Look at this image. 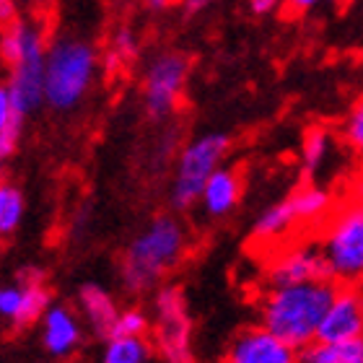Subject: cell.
<instances>
[{
  "instance_id": "cell-1",
  "label": "cell",
  "mask_w": 363,
  "mask_h": 363,
  "mask_svg": "<svg viewBox=\"0 0 363 363\" xmlns=\"http://www.w3.org/2000/svg\"><path fill=\"white\" fill-rule=\"evenodd\" d=\"M335 280H311L298 286L267 288L259 298V325L275 333L298 353L317 340V330L335 298Z\"/></svg>"
},
{
  "instance_id": "cell-2",
  "label": "cell",
  "mask_w": 363,
  "mask_h": 363,
  "mask_svg": "<svg viewBox=\"0 0 363 363\" xmlns=\"http://www.w3.org/2000/svg\"><path fill=\"white\" fill-rule=\"evenodd\" d=\"M184 255V228L172 216L153 218L122 255V286L130 294H148Z\"/></svg>"
},
{
  "instance_id": "cell-3",
  "label": "cell",
  "mask_w": 363,
  "mask_h": 363,
  "mask_svg": "<svg viewBox=\"0 0 363 363\" xmlns=\"http://www.w3.org/2000/svg\"><path fill=\"white\" fill-rule=\"evenodd\" d=\"M96 65L99 55L86 39H55L45 62V104L55 112L76 109L94 84Z\"/></svg>"
},
{
  "instance_id": "cell-4",
  "label": "cell",
  "mask_w": 363,
  "mask_h": 363,
  "mask_svg": "<svg viewBox=\"0 0 363 363\" xmlns=\"http://www.w3.org/2000/svg\"><path fill=\"white\" fill-rule=\"evenodd\" d=\"M319 250L335 283H363V203L348 197L327 216Z\"/></svg>"
},
{
  "instance_id": "cell-5",
  "label": "cell",
  "mask_w": 363,
  "mask_h": 363,
  "mask_svg": "<svg viewBox=\"0 0 363 363\" xmlns=\"http://www.w3.org/2000/svg\"><path fill=\"white\" fill-rule=\"evenodd\" d=\"M228 135L223 133H208L195 138L179 151L177 159L174 182H172V205L179 211H187L200 200L205 189V182L220 167L223 156L228 153Z\"/></svg>"
},
{
  "instance_id": "cell-6",
  "label": "cell",
  "mask_w": 363,
  "mask_h": 363,
  "mask_svg": "<svg viewBox=\"0 0 363 363\" xmlns=\"http://www.w3.org/2000/svg\"><path fill=\"white\" fill-rule=\"evenodd\" d=\"M45 37L34 23H26L23 52L11 65V76H8L6 84L16 114H21V117H29L45 101Z\"/></svg>"
},
{
  "instance_id": "cell-7",
  "label": "cell",
  "mask_w": 363,
  "mask_h": 363,
  "mask_svg": "<svg viewBox=\"0 0 363 363\" xmlns=\"http://www.w3.org/2000/svg\"><path fill=\"white\" fill-rule=\"evenodd\" d=\"M156 348L167 361L184 363L192 358V325L187 298L179 286H164L156 294Z\"/></svg>"
},
{
  "instance_id": "cell-8",
  "label": "cell",
  "mask_w": 363,
  "mask_h": 363,
  "mask_svg": "<svg viewBox=\"0 0 363 363\" xmlns=\"http://www.w3.org/2000/svg\"><path fill=\"white\" fill-rule=\"evenodd\" d=\"M189 68L192 62L182 52H164L148 65L143 81V106L151 120H167L174 112L189 78Z\"/></svg>"
},
{
  "instance_id": "cell-9",
  "label": "cell",
  "mask_w": 363,
  "mask_h": 363,
  "mask_svg": "<svg viewBox=\"0 0 363 363\" xmlns=\"http://www.w3.org/2000/svg\"><path fill=\"white\" fill-rule=\"evenodd\" d=\"M311 280H333L325 255L319 250V242L286 247L265 270L267 288L298 286V283H311Z\"/></svg>"
},
{
  "instance_id": "cell-10",
  "label": "cell",
  "mask_w": 363,
  "mask_h": 363,
  "mask_svg": "<svg viewBox=\"0 0 363 363\" xmlns=\"http://www.w3.org/2000/svg\"><path fill=\"white\" fill-rule=\"evenodd\" d=\"M363 337V283H337L335 298L317 330V340L335 342Z\"/></svg>"
},
{
  "instance_id": "cell-11",
  "label": "cell",
  "mask_w": 363,
  "mask_h": 363,
  "mask_svg": "<svg viewBox=\"0 0 363 363\" xmlns=\"http://www.w3.org/2000/svg\"><path fill=\"white\" fill-rule=\"evenodd\" d=\"M226 358L231 363H294L298 353L267 327L257 325L236 335Z\"/></svg>"
},
{
  "instance_id": "cell-12",
  "label": "cell",
  "mask_w": 363,
  "mask_h": 363,
  "mask_svg": "<svg viewBox=\"0 0 363 363\" xmlns=\"http://www.w3.org/2000/svg\"><path fill=\"white\" fill-rule=\"evenodd\" d=\"M81 325L68 306H50L42 317V345L52 358L73 356L81 345Z\"/></svg>"
},
{
  "instance_id": "cell-13",
  "label": "cell",
  "mask_w": 363,
  "mask_h": 363,
  "mask_svg": "<svg viewBox=\"0 0 363 363\" xmlns=\"http://www.w3.org/2000/svg\"><path fill=\"white\" fill-rule=\"evenodd\" d=\"M18 283L23 288V298H21V309H18V314H16V319L11 325H13V330H29L50 309V288L45 286V272L37 270V267L21 270Z\"/></svg>"
},
{
  "instance_id": "cell-14",
  "label": "cell",
  "mask_w": 363,
  "mask_h": 363,
  "mask_svg": "<svg viewBox=\"0 0 363 363\" xmlns=\"http://www.w3.org/2000/svg\"><path fill=\"white\" fill-rule=\"evenodd\" d=\"M242 197V179L234 169H216L211 174V179L205 182V189L200 195V203L208 211V216L220 218L234 211L236 203Z\"/></svg>"
},
{
  "instance_id": "cell-15",
  "label": "cell",
  "mask_w": 363,
  "mask_h": 363,
  "mask_svg": "<svg viewBox=\"0 0 363 363\" xmlns=\"http://www.w3.org/2000/svg\"><path fill=\"white\" fill-rule=\"evenodd\" d=\"M298 226V218L294 213L291 197H283L278 203L267 205L265 211L259 213V218L252 226V239L259 244H278L283 242L294 228Z\"/></svg>"
},
{
  "instance_id": "cell-16",
  "label": "cell",
  "mask_w": 363,
  "mask_h": 363,
  "mask_svg": "<svg viewBox=\"0 0 363 363\" xmlns=\"http://www.w3.org/2000/svg\"><path fill=\"white\" fill-rule=\"evenodd\" d=\"M78 306L84 311L86 322L91 325V330L99 335V337H106L109 330H112V322L117 319L120 309L104 288L96 286V283H84L81 291H78Z\"/></svg>"
},
{
  "instance_id": "cell-17",
  "label": "cell",
  "mask_w": 363,
  "mask_h": 363,
  "mask_svg": "<svg viewBox=\"0 0 363 363\" xmlns=\"http://www.w3.org/2000/svg\"><path fill=\"white\" fill-rule=\"evenodd\" d=\"M291 197L294 213L298 218V226H322L327 216L335 211V197L330 189L319 187V184H306V187L296 189Z\"/></svg>"
},
{
  "instance_id": "cell-18",
  "label": "cell",
  "mask_w": 363,
  "mask_h": 363,
  "mask_svg": "<svg viewBox=\"0 0 363 363\" xmlns=\"http://www.w3.org/2000/svg\"><path fill=\"white\" fill-rule=\"evenodd\" d=\"M303 363H363V337L350 340H314L303 350H298Z\"/></svg>"
},
{
  "instance_id": "cell-19",
  "label": "cell",
  "mask_w": 363,
  "mask_h": 363,
  "mask_svg": "<svg viewBox=\"0 0 363 363\" xmlns=\"http://www.w3.org/2000/svg\"><path fill=\"white\" fill-rule=\"evenodd\" d=\"M153 348L143 335H128V337H106L104 363H145L151 361Z\"/></svg>"
},
{
  "instance_id": "cell-20",
  "label": "cell",
  "mask_w": 363,
  "mask_h": 363,
  "mask_svg": "<svg viewBox=\"0 0 363 363\" xmlns=\"http://www.w3.org/2000/svg\"><path fill=\"white\" fill-rule=\"evenodd\" d=\"M333 153V133L322 125H314V128L306 130L301 143V164L306 174H317L319 169L325 167L327 159Z\"/></svg>"
},
{
  "instance_id": "cell-21",
  "label": "cell",
  "mask_w": 363,
  "mask_h": 363,
  "mask_svg": "<svg viewBox=\"0 0 363 363\" xmlns=\"http://www.w3.org/2000/svg\"><path fill=\"white\" fill-rule=\"evenodd\" d=\"M135 57H138V37L133 34V29L122 26V29L114 34L112 45L106 47L104 57H101V65H104V70L112 76V73H120L122 68H128Z\"/></svg>"
},
{
  "instance_id": "cell-22",
  "label": "cell",
  "mask_w": 363,
  "mask_h": 363,
  "mask_svg": "<svg viewBox=\"0 0 363 363\" xmlns=\"http://www.w3.org/2000/svg\"><path fill=\"white\" fill-rule=\"evenodd\" d=\"M23 192L11 182H0V236H11L18 231L23 220Z\"/></svg>"
},
{
  "instance_id": "cell-23",
  "label": "cell",
  "mask_w": 363,
  "mask_h": 363,
  "mask_svg": "<svg viewBox=\"0 0 363 363\" xmlns=\"http://www.w3.org/2000/svg\"><path fill=\"white\" fill-rule=\"evenodd\" d=\"M23 34H26V21H21V18L0 31V60L6 62L8 68H11V65L21 57Z\"/></svg>"
},
{
  "instance_id": "cell-24",
  "label": "cell",
  "mask_w": 363,
  "mask_h": 363,
  "mask_svg": "<svg viewBox=\"0 0 363 363\" xmlns=\"http://www.w3.org/2000/svg\"><path fill=\"white\" fill-rule=\"evenodd\" d=\"M148 317L140 309H122L112 322V330L106 337H128V335H145Z\"/></svg>"
},
{
  "instance_id": "cell-25",
  "label": "cell",
  "mask_w": 363,
  "mask_h": 363,
  "mask_svg": "<svg viewBox=\"0 0 363 363\" xmlns=\"http://www.w3.org/2000/svg\"><path fill=\"white\" fill-rule=\"evenodd\" d=\"M342 140L348 143L350 151L363 159V99L353 106V112L348 114V120L342 125Z\"/></svg>"
},
{
  "instance_id": "cell-26",
  "label": "cell",
  "mask_w": 363,
  "mask_h": 363,
  "mask_svg": "<svg viewBox=\"0 0 363 363\" xmlns=\"http://www.w3.org/2000/svg\"><path fill=\"white\" fill-rule=\"evenodd\" d=\"M21 298H23L21 283L0 288V317L8 319V322H13L16 314H18V309H21Z\"/></svg>"
},
{
  "instance_id": "cell-27",
  "label": "cell",
  "mask_w": 363,
  "mask_h": 363,
  "mask_svg": "<svg viewBox=\"0 0 363 363\" xmlns=\"http://www.w3.org/2000/svg\"><path fill=\"white\" fill-rule=\"evenodd\" d=\"M21 128H23V117H21V114H16L13 120L0 130V153H3L6 159H8V156H13L16 148H18V140H21Z\"/></svg>"
},
{
  "instance_id": "cell-28",
  "label": "cell",
  "mask_w": 363,
  "mask_h": 363,
  "mask_svg": "<svg viewBox=\"0 0 363 363\" xmlns=\"http://www.w3.org/2000/svg\"><path fill=\"white\" fill-rule=\"evenodd\" d=\"M13 117H16V109H13V101H11V94H8V86H0V130L6 128Z\"/></svg>"
},
{
  "instance_id": "cell-29",
  "label": "cell",
  "mask_w": 363,
  "mask_h": 363,
  "mask_svg": "<svg viewBox=\"0 0 363 363\" xmlns=\"http://www.w3.org/2000/svg\"><path fill=\"white\" fill-rule=\"evenodd\" d=\"M13 21H18V6H16V0H0V29L11 26Z\"/></svg>"
},
{
  "instance_id": "cell-30",
  "label": "cell",
  "mask_w": 363,
  "mask_h": 363,
  "mask_svg": "<svg viewBox=\"0 0 363 363\" xmlns=\"http://www.w3.org/2000/svg\"><path fill=\"white\" fill-rule=\"evenodd\" d=\"M322 0H283V6H286L288 13H306V11H311L314 6H319Z\"/></svg>"
},
{
  "instance_id": "cell-31",
  "label": "cell",
  "mask_w": 363,
  "mask_h": 363,
  "mask_svg": "<svg viewBox=\"0 0 363 363\" xmlns=\"http://www.w3.org/2000/svg\"><path fill=\"white\" fill-rule=\"evenodd\" d=\"M280 3H283V0H250V8H252V13L267 16V13H272Z\"/></svg>"
},
{
  "instance_id": "cell-32",
  "label": "cell",
  "mask_w": 363,
  "mask_h": 363,
  "mask_svg": "<svg viewBox=\"0 0 363 363\" xmlns=\"http://www.w3.org/2000/svg\"><path fill=\"white\" fill-rule=\"evenodd\" d=\"M348 197H353V200L363 203V167L358 169L356 174H353V179H350V184H348Z\"/></svg>"
},
{
  "instance_id": "cell-33",
  "label": "cell",
  "mask_w": 363,
  "mask_h": 363,
  "mask_svg": "<svg viewBox=\"0 0 363 363\" xmlns=\"http://www.w3.org/2000/svg\"><path fill=\"white\" fill-rule=\"evenodd\" d=\"M216 0H184V11H187L189 16L195 13H203L205 8H211Z\"/></svg>"
},
{
  "instance_id": "cell-34",
  "label": "cell",
  "mask_w": 363,
  "mask_h": 363,
  "mask_svg": "<svg viewBox=\"0 0 363 363\" xmlns=\"http://www.w3.org/2000/svg\"><path fill=\"white\" fill-rule=\"evenodd\" d=\"M174 3H177V0H143V6L148 8V11H156V13H159V11H167V8H172Z\"/></svg>"
},
{
  "instance_id": "cell-35",
  "label": "cell",
  "mask_w": 363,
  "mask_h": 363,
  "mask_svg": "<svg viewBox=\"0 0 363 363\" xmlns=\"http://www.w3.org/2000/svg\"><path fill=\"white\" fill-rule=\"evenodd\" d=\"M3 159H6V156L0 153V182H3Z\"/></svg>"
},
{
  "instance_id": "cell-36",
  "label": "cell",
  "mask_w": 363,
  "mask_h": 363,
  "mask_svg": "<svg viewBox=\"0 0 363 363\" xmlns=\"http://www.w3.org/2000/svg\"><path fill=\"white\" fill-rule=\"evenodd\" d=\"M37 3H52V0H37Z\"/></svg>"
}]
</instances>
